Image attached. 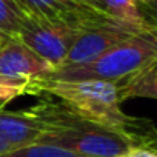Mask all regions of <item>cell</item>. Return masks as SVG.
<instances>
[{"instance_id": "6da1fadb", "label": "cell", "mask_w": 157, "mask_h": 157, "mask_svg": "<svg viewBox=\"0 0 157 157\" xmlns=\"http://www.w3.org/2000/svg\"><path fill=\"white\" fill-rule=\"evenodd\" d=\"M33 109L42 120L37 143L59 146L82 157H120L132 146L123 136L80 119L51 97L42 99Z\"/></svg>"}, {"instance_id": "7a4b0ae2", "label": "cell", "mask_w": 157, "mask_h": 157, "mask_svg": "<svg viewBox=\"0 0 157 157\" xmlns=\"http://www.w3.org/2000/svg\"><path fill=\"white\" fill-rule=\"evenodd\" d=\"M157 60V26H146L122 40L91 63L62 66L43 78L54 80H106L120 83Z\"/></svg>"}, {"instance_id": "3957f363", "label": "cell", "mask_w": 157, "mask_h": 157, "mask_svg": "<svg viewBox=\"0 0 157 157\" xmlns=\"http://www.w3.org/2000/svg\"><path fill=\"white\" fill-rule=\"evenodd\" d=\"M82 31V28L71 23L26 16L16 39L57 69L63 65Z\"/></svg>"}, {"instance_id": "277c9868", "label": "cell", "mask_w": 157, "mask_h": 157, "mask_svg": "<svg viewBox=\"0 0 157 157\" xmlns=\"http://www.w3.org/2000/svg\"><path fill=\"white\" fill-rule=\"evenodd\" d=\"M140 29L143 28H134L114 19L85 28L71 46L62 66L91 63L105 52H108L113 46L128 39L129 36L139 33Z\"/></svg>"}, {"instance_id": "5b68a950", "label": "cell", "mask_w": 157, "mask_h": 157, "mask_svg": "<svg viewBox=\"0 0 157 157\" xmlns=\"http://www.w3.org/2000/svg\"><path fill=\"white\" fill-rule=\"evenodd\" d=\"M16 2L26 16L65 22L82 29L111 19L108 14L86 6L77 0H16Z\"/></svg>"}, {"instance_id": "8992f818", "label": "cell", "mask_w": 157, "mask_h": 157, "mask_svg": "<svg viewBox=\"0 0 157 157\" xmlns=\"http://www.w3.org/2000/svg\"><path fill=\"white\" fill-rule=\"evenodd\" d=\"M54 68L25 46L19 39L10 37L0 46V74L34 82L51 74Z\"/></svg>"}, {"instance_id": "52a82bcc", "label": "cell", "mask_w": 157, "mask_h": 157, "mask_svg": "<svg viewBox=\"0 0 157 157\" xmlns=\"http://www.w3.org/2000/svg\"><path fill=\"white\" fill-rule=\"evenodd\" d=\"M42 134V120L31 108L25 111H0V139L11 148L37 143Z\"/></svg>"}, {"instance_id": "ba28073f", "label": "cell", "mask_w": 157, "mask_h": 157, "mask_svg": "<svg viewBox=\"0 0 157 157\" xmlns=\"http://www.w3.org/2000/svg\"><path fill=\"white\" fill-rule=\"evenodd\" d=\"M120 102L126 99L157 100V60L119 83Z\"/></svg>"}, {"instance_id": "9c48e42d", "label": "cell", "mask_w": 157, "mask_h": 157, "mask_svg": "<svg viewBox=\"0 0 157 157\" xmlns=\"http://www.w3.org/2000/svg\"><path fill=\"white\" fill-rule=\"evenodd\" d=\"M103 6L105 13L117 22H122L134 28L149 26L145 17L142 16L136 0H103Z\"/></svg>"}, {"instance_id": "30bf717a", "label": "cell", "mask_w": 157, "mask_h": 157, "mask_svg": "<svg viewBox=\"0 0 157 157\" xmlns=\"http://www.w3.org/2000/svg\"><path fill=\"white\" fill-rule=\"evenodd\" d=\"M26 14L16 0H0V31L8 37H17Z\"/></svg>"}, {"instance_id": "8fae6325", "label": "cell", "mask_w": 157, "mask_h": 157, "mask_svg": "<svg viewBox=\"0 0 157 157\" xmlns=\"http://www.w3.org/2000/svg\"><path fill=\"white\" fill-rule=\"evenodd\" d=\"M0 157H82L74 152H69L63 148L45 145V143H31L19 148H11L10 151L0 154Z\"/></svg>"}, {"instance_id": "7c38bea8", "label": "cell", "mask_w": 157, "mask_h": 157, "mask_svg": "<svg viewBox=\"0 0 157 157\" xmlns=\"http://www.w3.org/2000/svg\"><path fill=\"white\" fill-rule=\"evenodd\" d=\"M25 94H33V82L0 74V100L10 103L11 100Z\"/></svg>"}, {"instance_id": "4fadbf2b", "label": "cell", "mask_w": 157, "mask_h": 157, "mask_svg": "<svg viewBox=\"0 0 157 157\" xmlns=\"http://www.w3.org/2000/svg\"><path fill=\"white\" fill-rule=\"evenodd\" d=\"M120 157H157V151L149 149V148H143V146H131Z\"/></svg>"}, {"instance_id": "5bb4252c", "label": "cell", "mask_w": 157, "mask_h": 157, "mask_svg": "<svg viewBox=\"0 0 157 157\" xmlns=\"http://www.w3.org/2000/svg\"><path fill=\"white\" fill-rule=\"evenodd\" d=\"M140 13H142V16L145 17V20H146V23H148V25L157 26V3H155V5H152L151 8H148V10L140 11Z\"/></svg>"}, {"instance_id": "9a60e30c", "label": "cell", "mask_w": 157, "mask_h": 157, "mask_svg": "<svg viewBox=\"0 0 157 157\" xmlns=\"http://www.w3.org/2000/svg\"><path fill=\"white\" fill-rule=\"evenodd\" d=\"M77 2H80V3H83V5H86V6H91V8L97 10V11L105 13L103 0H77ZM105 14H106V13H105Z\"/></svg>"}, {"instance_id": "2e32d148", "label": "cell", "mask_w": 157, "mask_h": 157, "mask_svg": "<svg viewBox=\"0 0 157 157\" xmlns=\"http://www.w3.org/2000/svg\"><path fill=\"white\" fill-rule=\"evenodd\" d=\"M136 2H137L140 11H143V10H148V8H151L152 5H155L157 0H136Z\"/></svg>"}, {"instance_id": "e0dca14e", "label": "cell", "mask_w": 157, "mask_h": 157, "mask_svg": "<svg viewBox=\"0 0 157 157\" xmlns=\"http://www.w3.org/2000/svg\"><path fill=\"white\" fill-rule=\"evenodd\" d=\"M11 149V146L6 143V142H3L2 139H0V154H3V152H6V151H10Z\"/></svg>"}, {"instance_id": "ac0fdd59", "label": "cell", "mask_w": 157, "mask_h": 157, "mask_svg": "<svg viewBox=\"0 0 157 157\" xmlns=\"http://www.w3.org/2000/svg\"><path fill=\"white\" fill-rule=\"evenodd\" d=\"M8 39H10V37H8L6 34H3L2 31H0V46H2V45H3V43H5Z\"/></svg>"}, {"instance_id": "d6986e66", "label": "cell", "mask_w": 157, "mask_h": 157, "mask_svg": "<svg viewBox=\"0 0 157 157\" xmlns=\"http://www.w3.org/2000/svg\"><path fill=\"white\" fill-rule=\"evenodd\" d=\"M6 105H8V102H3V100H0V111H3Z\"/></svg>"}]
</instances>
